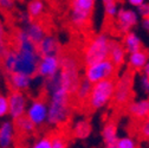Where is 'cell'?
Instances as JSON below:
<instances>
[{
    "mask_svg": "<svg viewBox=\"0 0 149 148\" xmlns=\"http://www.w3.org/2000/svg\"><path fill=\"white\" fill-rule=\"evenodd\" d=\"M123 46L127 51V53H130V52H135V51H139L141 49H143V44H142V40L140 37L132 30L127 33H124V37H123Z\"/></svg>",
    "mask_w": 149,
    "mask_h": 148,
    "instance_id": "21",
    "label": "cell"
},
{
    "mask_svg": "<svg viewBox=\"0 0 149 148\" xmlns=\"http://www.w3.org/2000/svg\"><path fill=\"white\" fill-rule=\"evenodd\" d=\"M139 24V14L134 10L121 8L116 14V26L120 33L124 34L132 31Z\"/></svg>",
    "mask_w": 149,
    "mask_h": 148,
    "instance_id": "11",
    "label": "cell"
},
{
    "mask_svg": "<svg viewBox=\"0 0 149 148\" xmlns=\"http://www.w3.org/2000/svg\"><path fill=\"white\" fill-rule=\"evenodd\" d=\"M91 88H92V83L89 82L85 77H82L79 80V83L74 90L72 97H74V101L79 104H85L89 95H90V91H91Z\"/></svg>",
    "mask_w": 149,
    "mask_h": 148,
    "instance_id": "20",
    "label": "cell"
},
{
    "mask_svg": "<svg viewBox=\"0 0 149 148\" xmlns=\"http://www.w3.org/2000/svg\"><path fill=\"white\" fill-rule=\"evenodd\" d=\"M117 68L111 63L109 58L103 59L101 62L94 63L91 65L85 66V72H84V77L91 82L92 84L101 82L107 78H115L116 73H117Z\"/></svg>",
    "mask_w": 149,
    "mask_h": 148,
    "instance_id": "6",
    "label": "cell"
},
{
    "mask_svg": "<svg viewBox=\"0 0 149 148\" xmlns=\"http://www.w3.org/2000/svg\"><path fill=\"white\" fill-rule=\"evenodd\" d=\"M43 88L47 95V121L51 127H61L65 124L71 116L70 91L62 85L58 73L43 82Z\"/></svg>",
    "mask_w": 149,
    "mask_h": 148,
    "instance_id": "1",
    "label": "cell"
},
{
    "mask_svg": "<svg viewBox=\"0 0 149 148\" xmlns=\"http://www.w3.org/2000/svg\"><path fill=\"white\" fill-rule=\"evenodd\" d=\"M102 3H103V6H104L105 14L109 18H115L116 14H117V11H118L116 0H102Z\"/></svg>",
    "mask_w": 149,
    "mask_h": 148,
    "instance_id": "26",
    "label": "cell"
},
{
    "mask_svg": "<svg viewBox=\"0 0 149 148\" xmlns=\"http://www.w3.org/2000/svg\"><path fill=\"white\" fill-rule=\"evenodd\" d=\"M10 45V40H8V34L6 32L5 25L3 24V22H0V54H1Z\"/></svg>",
    "mask_w": 149,
    "mask_h": 148,
    "instance_id": "27",
    "label": "cell"
},
{
    "mask_svg": "<svg viewBox=\"0 0 149 148\" xmlns=\"http://www.w3.org/2000/svg\"><path fill=\"white\" fill-rule=\"evenodd\" d=\"M37 49L40 56H61V43L53 34L46 33L44 38L37 44Z\"/></svg>",
    "mask_w": 149,
    "mask_h": 148,
    "instance_id": "13",
    "label": "cell"
},
{
    "mask_svg": "<svg viewBox=\"0 0 149 148\" xmlns=\"http://www.w3.org/2000/svg\"><path fill=\"white\" fill-rule=\"evenodd\" d=\"M7 81V87L10 90H18V91H29L32 89L34 84V76H29L20 72H12L5 75Z\"/></svg>",
    "mask_w": 149,
    "mask_h": 148,
    "instance_id": "12",
    "label": "cell"
},
{
    "mask_svg": "<svg viewBox=\"0 0 149 148\" xmlns=\"http://www.w3.org/2000/svg\"><path fill=\"white\" fill-rule=\"evenodd\" d=\"M142 27H143L146 31L149 32V17L143 18V19H142Z\"/></svg>",
    "mask_w": 149,
    "mask_h": 148,
    "instance_id": "37",
    "label": "cell"
},
{
    "mask_svg": "<svg viewBox=\"0 0 149 148\" xmlns=\"http://www.w3.org/2000/svg\"><path fill=\"white\" fill-rule=\"evenodd\" d=\"M139 133L140 136L147 141H149V120L144 119L140 121V127H139Z\"/></svg>",
    "mask_w": 149,
    "mask_h": 148,
    "instance_id": "30",
    "label": "cell"
},
{
    "mask_svg": "<svg viewBox=\"0 0 149 148\" xmlns=\"http://www.w3.org/2000/svg\"><path fill=\"white\" fill-rule=\"evenodd\" d=\"M104 148H117V146H116V142L115 143H107V145H104Z\"/></svg>",
    "mask_w": 149,
    "mask_h": 148,
    "instance_id": "40",
    "label": "cell"
},
{
    "mask_svg": "<svg viewBox=\"0 0 149 148\" xmlns=\"http://www.w3.org/2000/svg\"><path fill=\"white\" fill-rule=\"evenodd\" d=\"M45 6L42 0H31L27 4V13L32 18V20H38L44 13Z\"/></svg>",
    "mask_w": 149,
    "mask_h": 148,
    "instance_id": "24",
    "label": "cell"
},
{
    "mask_svg": "<svg viewBox=\"0 0 149 148\" xmlns=\"http://www.w3.org/2000/svg\"><path fill=\"white\" fill-rule=\"evenodd\" d=\"M149 61V54L148 51L144 49H141L135 52L128 53V66L129 70L135 71V72H141L146 63Z\"/></svg>",
    "mask_w": 149,
    "mask_h": 148,
    "instance_id": "17",
    "label": "cell"
},
{
    "mask_svg": "<svg viewBox=\"0 0 149 148\" xmlns=\"http://www.w3.org/2000/svg\"><path fill=\"white\" fill-rule=\"evenodd\" d=\"M137 83H139V88H140V90H141L142 94H143L146 97H149V78L141 72L140 76H139Z\"/></svg>",
    "mask_w": 149,
    "mask_h": 148,
    "instance_id": "28",
    "label": "cell"
},
{
    "mask_svg": "<svg viewBox=\"0 0 149 148\" xmlns=\"http://www.w3.org/2000/svg\"><path fill=\"white\" fill-rule=\"evenodd\" d=\"M109 40L110 38L105 33H100L92 38L86 47L84 49V53L82 61L84 66L91 65L94 63L107 59L109 56Z\"/></svg>",
    "mask_w": 149,
    "mask_h": 148,
    "instance_id": "4",
    "label": "cell"
},
{
    "mask_svg": "<svg viewBox=\"0 0 149 148\" xmlns=\"http://www.w3.org/2000/svg\"><path fill=\"white\" fill-rule=\"evenodd\" d=\"M141 72L143 73V75H146V76L149 78V61L146 63V65L143 66V69L141 70Z\"/></svg>",
    "mask_w": 149,
    "mask_h": 148,
    "instance_id": "38",
    "label": "cell"
},
{
    "mask_svg": "<svg viewBox=\"0 0 149 148\" xmlns=\"http://www.w3.org/2000/svg\"><path fill=\"white\" fill-rule=\"evenodd\" d=\"M128 114L136 121H142L147 119L149 114V97H142L129 102L127 105Z\"/></svg>",
    "mask_w": 149,
    "mask_h": 148,
    "instance_id": "14",
    "label": "cell"
},
{
    "mask_svg": "<svg viewBox=\"0 0 149 148\" xmlns=\"http://www.w3.org/2000/svg\"><path fill=\"white\" fill-rule=\"evenodd\" d=\"M17 131L13 120H5L0 123V148H12Z\"/></svg>",
    "mask_w": 149,
    "mask_h": 148,
    "instance_id": "15",
    "label": "cell"
},
{
    "mask_svg": "<svg viewBox=\"0 0 149 148\" xmlns=\"http://www.w3.org/2000/svg\"><path fill=\"white\" fill-rule=\"evenodd\" d=\"M136 13L139 14V17H141L142 19L143 18L149 17V3H142L140 6L136 7Z\"/></svg>",
    "mask_w": 149,
    "mask_h": 148,
    "instance_id": "35",
    "label": "cell"
},
{
    "mask_svg": "<svg viewBox=\"0 0 149 148\" xmlns=\"http://www.w3.org/2000/svg\"><path fill=\"white\" fill-rule=\"evenodd\" d=\"M4 71H3V68H1V62H0V85L3 83V80H4Z\"/></svg>",
    "mask_w": 149,
    "mask_h": 148,
    "instance_id": "39",
    "label": "cell"
},
{
    "mask_svg": "<svg viewBox=\"0 0 149 148\" xmlns=\"http://www.w3.org/2000/svg\"><path fill=\"white\" fill-rule=\"evenodd\" d=\"M94 6L95 0H71V24L77 29L84 27L90 19Z\"/></svg>",
    "mask_w": 149,
    "mask_h": 148,
    "instance_id": "7",
    "label": "cell"
},
{
    "mask_svg": "<svg viewBox=\"0 0 149 148\" xmlns=\"http://www.w3.org/2000/svg\"><path fill=\"white\" fill-rule=\"evenodd\" d=\"M117 148H137V143L134 140V138L124 135V136H118L116 141Z\"/></svg>",
    "mask_w": 149,
    "mask_h": 148,
    "instance_id": "25",
    "label": "cell"
},
{
    "mask_svg": "<svg viewBox=\"0 0 149 148\" xmlns=\"http://www.w3.org/2000/svg\"><path fill=\"white\" fill-rule=\"evenodd\" d=\"M25 116L36 126L42 127L47 121V102L44 98L37 97L31 102L29 101Z\"/></svg>",
    "mask_w": 149,
    "mask_h": 148,
    "instance_id": "9",
    "label": "cell"
},
{
    "mask_svg": "<svg viewBox=\"0 0 149 148\" xmlns=\"http://www.w3.org/2000/svg\"><path fill=\"white\" fill-rule=\"evenodd\" d=\"M61 69V56H40L36 76L45 81L57 75Z\"/></svg>",
    "mask_w": 149,
    "mask_h": 148,
    "instance_id": "10",
    "label": "cell"
},
{
    "mask_svg": "<svg viewBox=\"0 0 149 148\" xmlns=\"http://www.w3.org/2000/svg\"><path fill=\"white\" fill-rule=\"evenodd\" d=\"M148 54H149V52H148Z\"/></svg>",
    "mask_w": 149,
    "mask_h": 148,
    "instance_id": "42",
    "label": "cell"
},
{
    "mask_svg": "<svg viewBox=\"0 0 149 148\" xmlns=\"http://www.w3.org/2000/svg\"><path fill=\"white\" fill-rule=\"evenodd\" d=\"M8 101V116L11 120L15 121L25 115L26 108L29 104V97L26 92L18 91V90H11L7 95Z\"/></svg>",
    "mask_w": 149,
    "mask_h": 148,
    "instance_id": "8",
    "label": "cell"
},
{
    "mask_svg": "<svg viewBox=\"0 0 149 148\" xmlns=\"http://www.w3.org/2000/svg\"><path fill=\"white\" fill-rule=\"evenodd\" d=\"M30 148H51V139L50 136L45 135L38 139L37 141L33 142V145Z\"/></svg>",
    "mask_w": 149,
    "mask_h": 148,
    "instance_id": "31",
    "label": "cell"
},
{
    "mask_svg": "<svg viewBox=\"0 0 149 148\" xmlns=\"http://www.w3.org/2000/svg\"><path fill=\"white\" fill-rule=\"evenodd\" d=\"M147 119H148V120H149V114H148V116H147Z\"/></svg>",
    "mask_w": 149,
    "mask_h": 148,
    "instance_id": "41",
    "label": "cell"
},
{
    "mask_svg": "<svg viewBox=\"0 0 149 148\" xmlns=\"http://www.w3.org/2000/svg\"><path fill=\"white\" fill-rule=\"evenodd\" d=\"M146 0H128V3H129V5L130 6H134V7H137V6H140L142 3H144Z\"/></svg>",
    "mask_w": 149,
    "mask_h": 148,
    "instance_id": "36",
    "label": "cell"
},
{
    "mask_svg": "<svg viewBox=\"0 0 149 148\" xmlns=\"http://www.w3.org/2000/svg\"><path fill=\"white\" fill-rule=\"evenodd\" d=\"M17 19H18V23L23 25V27L25 25H27L30 22H32V18L27 13V11H19L17 13Z\"/></svg>",
    "mask_w": 149,
    "mask_h": 148,
    "instance_id": "33",
    "label": "cell"
},
{
    "mask_svg": "<svg viewBox=\"0 0 149 148\" xmlns=\"http://www.w3.org/2000/svg\"><path fill=\"white\" fill-rule=\"evenodd\" d=\"M133 87H134V76L132 70L124 71L122 75L115 80V90L113 102L117 107H125L133 97Z\"/></svg>",
    "mask_w": 149,
    "mask_h": 148,
    "instance_id": "5",
    "label": "cell"
},
{
    "mask_svg": "<svg viewBox=\"0 0 149 148\" xmlns=\"http://www.w3.org/2000/svg\"><path fill=\"white\" fill-rule=\"evenodd\" d=\"M8 116V101L7 95L0 94V119Z\"/></svg>",
    "mask_w": 149,
    "mask_h": 148,
    "instance_id": "29",
    "label": "cell"
},
{
    "mask_svg": "<svg viewBox=\"0 0 149 148\" xmlns=\"http://www.w3.org/2000/svg\"><path fill=\"white\" fill-rule=\"evenodd\" d=\"M23 29L26 32L27 37L34 44H38L45 37V34L47 33L45 26L39 20H32L27 25H25Z\"/></svg>",
    "mask_w": 149,
    "mask_h": 148,
    "instance_id": "18",
    "label": "cell"
},
{
    "mask_svg": "<svg viewBox=\"0 0 149 148\" xmlns=\"http://www.w3.org/2000/svg\"><path fill=\"white\" fill-rule=\"evenodd\" d=\"M114 90H115V78H107L101 82L94 83L85 104L91 110L104 109L113 102Z\"/></svg>",
    "mask_w": 149,
    "mask_h": 148,
    "instance_id": "2",
    "label": "cell"
},
{
    "mask_svg": "<svg viewBox=\"0 0 149 148\" xmlns=\"http://www.w3.org/2000/svg\"><path fill=\"white\" fill-rule=\"evenodd\" d=\"M127 51L123 46V44L118 40L110 39L109 40V56L108 58L111 61L117 69H121L125 63Z\"/></svg>",
    "mask_w": 149,
    "mask_h": 148,
    "instance_id": "16",
    "label": "cell"
},
{
    "mask_svg": "<svg viewBox=\"0 0 149 148\" xmlns=\"http://www.w3.org/2000/svg\"><path fill=\"white\" fill-rule=\"evenodd\" d=\"M14 0H0V11L11 12L14 10Z\"/></svg>",
    "mask_w": 149,
    "mask_h": 148,
    "instance_id": "34",
    "label": "cell"
},
{
    "mask_svg": "<svg viewBox=\"0 0 149 148\" xmlns=\"http://www.w3.org/2000/svg\"><path fill=\"white\" fill-rule=\"evenodd\" d=\"M14 126H15V131L17 133H19L22 135L25 136H30L36 132V126L24 115L20 119H18L14 121Z\"/></svg>",
    "mask_w": 149,
    "mask_h": 148,
    "instance_id": "22",
    "label": "cell"
},
{
    "mask_svg": "<svg viewBox=\"0 0 149 148\" xmlns=\"http://www.w3.org/2000/svg\"><path fill=\"white\" fill-rule=\"evenodd\" d=\"M92 132L91 123L86 119H79L72 126V135L78 140H85L90 136Z\"/></svg>",
    "mask_w": 149,
    "mask_h": 148,
    "instance_id": "19",
    "label": "cell"
},
{
    "mask_svg": "<svg viewBox=\"0 0 149 148\" xmlns=\"http://www.w3.org/2000/svg\"><path fill=\"white\" fill-rule=\"evenodd\" d=\"M81 65L79 61L76 56L71 53L61 54V69L58 72V76L61 80L62 85H64L70 94L73 95L74 90H76L81 77Z\"/></svg>",
    "mask_w": 149,
    "mask_h": 148,
    "instance_id": "3",
    "label": "cell"
},
{
    "mask_svg": "<svg viewBox=\"0 0 149 148\" xmlns=\"http://www.w3.org/2000/svg\"><path fill=\"white\" fill-rule=\"evenodd\" d=\"M118 134H117V126L115 122L109 121L103 126L102 129V139L104 145L107 143H115L117 141Z\"/></svg>",
    "mask_w": 149,
    "mask_h": 148,
    "instance_id": "23",
    "label": "cell"
},
{
    "mask_svg": "<svg viewBox=\"0 0 149 148\" xmlns=\"http://www.w3.org/2000/svg\"><path fill=\"white\" fill-rule=\"evenodd\" d=\"M51 139V148H66V140L61 135H52Z\"/></svg>",
    "mask_w": 149,
    "mask_h": 148,
    "instance_id": "32",
    "label": "cell"
}]
</instances>
